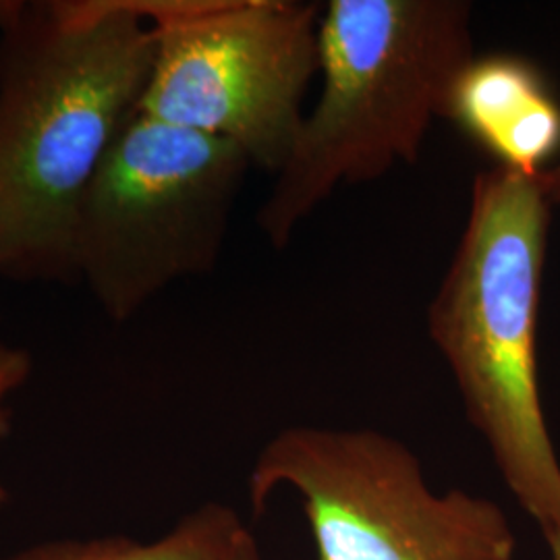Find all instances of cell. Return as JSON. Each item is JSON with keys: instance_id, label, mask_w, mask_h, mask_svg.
<instances>
[{"instance_id": "6da1fadb", "label": "cell", "mask_w": 560, "mask_h": 560, "mask_svg": "<svg viewBox=\"0 0 560 560\" xmlns=\"http://www.w3.org/2000/svg\"><path fill=\"white\" fill-rule=\"evenodd\" d=\"M154 57L138 0H18L0 38V279L78 282L81 201Z\"/></svg>"}, {"instance_id": "7a4b0ae2", "label": "cell", "mask_w": 560, "mask_h": 560, "mask_svg": "<svg viewBox=\"0 0 560 560\" xmlns=\"http://www.w3.org/2000/svg\"><path fill=\"white\" fill-rule=\"evenodd\" d=\"M552 203L538 175L497 166L471 187L451 266L428 307L465 416L541 534L560 529V463L538 384V305Z\"/></svg>"}, {"instance_id": "3957f363", "label": "cell", "mask_w": 560, "mask_h": 560, "mask_svg": "<svg viewBox=\"0 0 560 560\" xmlns=\"http://www.w3.org/2000/svg\"><path fill=\"white\" fill-rule=\"evenodd\" d=\"M320 101L301 122L258 226L287 247L340 185L413 164L476 59L465 0H330L318 32Z\"/></svg>"}, {"instance_id": "277c9868", "label": "cell", "mask_w": 560, "mask_h": 560, "mask_svg": "<svg viewBox=\"0 0 560 560\" xmlns=\"http://www.w3.org/2000/svg\"><path fill=\"white\" fill-rule=\"evenodd\" d=\"M252 164L237 145L138 113L75 224V270L108 320H131L177 280L214 270Z\"/></svg>"}, {"instance_id": "5b68a950", "label": "cell", "mask_w": 560, "mask_h": 560, "mask_svg": "<svg viewBox=\"0 0 560 560\" xmlns=\"http://www.w3.org/2000/svg\"><path fill=\"white\" fill-rule=\"evenodd\" d=\"M280 486L303 502L318 560H515L497 502L432 492L411 448L376 430L284 428L249 474L256 515Z\"/></svg>"}, {"instance_id": "8992f818", "label": "cell", "mask_w": 560, "mask_h": 560, "mask_svg": "<svg viewBox=\"0 0 560 560\" xmlns=\"http://www.w3.org/2000/svg\"><path fill=\"white\" fill-rule=\"evenodd\" d=\"M156 36L141 115L237 145L277 175L320 71V9L298 0H138Z\"/></svg>"}, {"instance_id": "52a82bcc", "label": "cell", "mask_w": 560, "mask_h": 560, "mask_svg": "<svg viewBox=\"0 0 560 560\" xmlns=\"http://www.w3.org/2000/svg\"><path fill=\"white\" fill-rule=\"evenodd\" d=\"M499 166L538 175L560 152V104L532 60H471L453 88L446 117Z\"/></svg>"}, {"instance_id": "ba28073f", "label": "cell", "mask_w": 560, "mask_h": 560, "mask_svg": "<svg viewBox=\"0 0 560 560\" xmlns=\"http://www.w3.org/2000/svg\"><path fill=\"white\" fill-rule=\"evenodd\" d=\"M245 532L237 511L210 502L187 513L159 540L106 536L42 541L2 560H224Z\"/></svg>"}, {"instance_id": "9c48e42d", "label": "cell", "mask_w": 560, "mask_h": 560, "mask_svg": "<svg viewBox=\"0 0 560 560\" xmlns=\"http://www.w3.org/2000/svg\"><path fill=\"white\" fill-rule=\"evenodd\" d=\"M32 368H34V360L25 349L0 342V441H4L11 432V413L7 409V400L30 381ZM7 502H9V490L0 480V509Z\"/></svg>"}, {"instance_id": "30bf717a", "label": "cell", "mask_w": 560, "mask_h": 560, "mask_svg": "<svg viewBox=\"0 0 560 560\" xmlns=\"http://www.w3.org/2000/svg\"><path fill=\"white\" fill-rule=\"evenodd\" d=\"M224 560H261L260 548H258L256 538L252 536L249 529L241 536L237 544L233 546V550L224 557Z\"/></svg>"}, {"instance_id": "8fae6325", "label": "cell", "mask_w": 560, "mask_h": 560, "mask_svg": "<svg viewBox=\"0 0 560 560\" xmlns=\"http://www.w3.org/2000/svg\"><path fill=\"white\" fill-rule=\"evenodd\" d=\"M538 180H540L541 189H544V196L548 198V201L555 206L560 201V162L538 173Z\"/></svg>"}, {"instance_id": "7c38bea8", "label": "cell", "mask_w": 560, "mask_h": 560, "mask_svg": "<svg viewBox=\"0 0 560 560\" xmlns=\"http://www.w3.org/2000/svg\"><path fill=\"white\" fill-rule=\"evenodd\" d=\"M15 7H18V0H0V36H2V32H4L7 23L11 20Z\"/></svg>"}, {"instance_id": "4fadbf2b", "label": "cell", "mask_w": 560, "mask_h": 560, "mask_svg": "<svg viewBox=\"0 0 560 560\" xmlns=\"http://www.w3.org/2000/svg\"><path fill=\"white\" fill-rule=\"evenodd\" d=\"M544 538H546L548 550H550V560H560V529L546 534Z\"/></svg>"}, {"instance_id": "5bb4252c", "label": "cell", "mask_w": 560, "mask_h": 560, "mask_svg": "<svg viewBox=\"0 0 560 560\" xmlns=\"http://www.w3.org/2000/svg\"><path fill=\"white\" fill-rule=\"evenodd\" d=\"M0 38H2V36H0Z\"/></svg>"}]
</instances>
